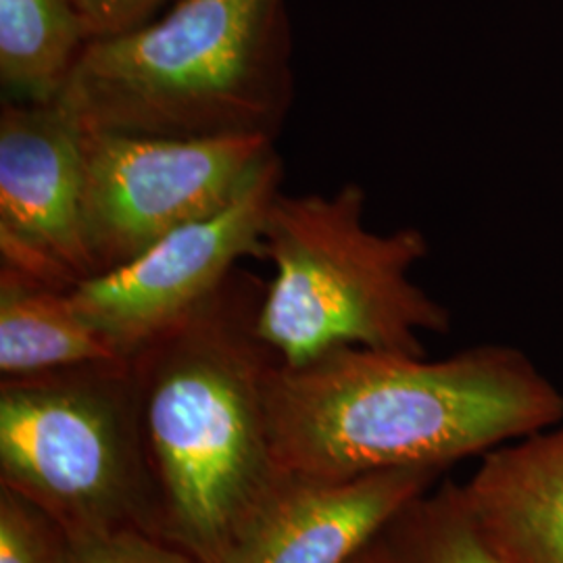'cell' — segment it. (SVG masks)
Wrapping results in <instances>:
<instances>
[{
  "label": "cell",
  "instance_id": "1",
  "mask_svg": "<svg viewBox=\"0 0 563 563\" xmlns=\"http://www.w3.org/2000/svg\"><path fill=\"white\" fill-rule=\"evenodd\" d=\"M563 420V395L523 353L484 344L428 362L339 346L269 386L282 472L349 481L401 467H443Z\"/></svg>",
  "mask_w": 563,
  "mask_h": 563
},
{
  "label": "cell",
  "instance_id": "2",
  "mask_svg": "<svg viewBox=\"0 0 563 563\" xmlns=\"http://www.w3.org/2000/svg\"><path fill=\"white\" fill-rule=\"evenodd\" d=\"M265 288L239 265L199 309L128 357L155 534L199 563L222 562L286 476L269 423L282 362L257 330Z\"/></svg>",
  "mask_w": 563,
  "mask_h": 563
},
{
  "label": "cell",
  "instance_id": "3",
  "mask_svg": "<svg viewBox=\"0 0 563 563\" xmlns=\"http://www.w3.org/2000/svg\"><path fill=\"white\" fill-rule=\"evenodd\" d=\"M63 102L88 130L276 141L295 101L284 0H176L88 42Z\"/></svg>",
  "mask_w": 563,
  "mask_h": 563
},
{
  "label": "cell",
  "instance_id": "4",
  "mask_svg": "<svg viewBox=\"0 0 563 563\" xmlns=\"http://www.w3.org/2000/svg\"><path fill=\"white\" fill-rule=\"evenodd\" d=\"M274 265L257 330L282 365L299 367L339 346L423 357L422 332L443 334L451 316L409 278L428 255L416 228L378 234L365 225V190L280 192L263 228Z\"/></svg>",
  "mask_w": 563,
  "mask_h": 563
},
{
  "label": "cell",
  "instance_id": "5",
  "mask_svg": "<svg viewBox=\"0 0 563 563\" xmlns=\"http://www.w3.org/2000/svg\"><path fill=\"white\" fill-rule=\"evenodd\" d=\"M0 484L51 514L71 539L155 534L130 360L2 378Z\"/></svg>",
  "mask_w": 563,
  "mask_h": 563
},
{
  "label": "cell",
  "instance_id": "6",
  "mask_svg": "<svg viewBox=\"0 0 563 563\" xmlns=\"http://www.w3.org/2000/svg\"><path fill=\"white\" fill-rule=\"evenodd\" d=\"M265 136H151L88 130L84 241L92 278L218 213L274 148Z\"/></svg>",
  "mask_w": 563,
  "mask_h": 563
},
{
  "label": "cell",
  "instance_id": "7",
  "mask_svg": "<svg viewBox=\"0 0 563 563\" xmlns=\"http://www.w3.org/2000/svg\"><path fill=\"white\" fill-rule=\"evenodd\" d=\"M274 151L218 213L188 223L113 272L69 290L81 318L128 360L213 297L244 257L265 262L263 228L280 195Z\"/></svg>",
  "mask_w": 563,
  "mask_h": 563
},
{
  "label": "cell",
  "instance_id": "8",
  "mask_svg": "<svg viewBox=\"0 0 563 563\" xmlns=\"http://www.w3.org/2000/svg\"><path fill=\"white\" fill-rule=\"evenodd\" d=\"M86 128L60 101H2L0 265L60 290L92 278L84 241Z\"/></svg>",
  "mask_w": 563,
  "mask_h": 563
},
{
  "label": "cell",
  "instance_id": "9",
  "mask_svg": "<svg viewBox=\"0 0 563 563\" xmlns=\"http://www.w3.org/2000/svg\"><path fill=\"white\" fill-rule=\"evenodd\" d=\"M443 474V467H401L349 481L286 474L220 563H344Z\"/></svg>",
  "mask_w": 563,
  "mask_h": 563
},
{
  "label": "cell",
  "instance_id": "10",
  "mask_svg": "<svg viewBox=\"0 0 563 563\" xmlns=\"http://www.w3.org/2000/svg\"><path fill=\"white\" fill-rule=\"evenodd\" d=\"M460 488L499 562L563 563L562 422L490 449Z\"/></svg>",
  "mask_w": 563,
  "mask_h": 563
},
{
  "label": "cell",
  "instance_id": "11",
  "mask_svg": "<svg viewBox=\"0 0 563 563\" xmlns=\"http://www.w3.org/2000/svg\"><path fill=\"white\" fill-rule=\"evenodd\" d=\"M125 360L60 290L0 265V374L34 376Z\"/></svg>",
  "mask_w": 563,
  "mask_h": 563
},
{
  "label": "cell",
  "instance_id": "12",
  "mask_svg": "<svg viewBox=\"0 0 563 563\" xmlns=\"http://www.w3.org/2000/svg\"><path fill=\"white\" fill-rule=\"evenodd\" d=\"M88 42L71 0H0L2 101H57Z\"/></svg>",
  "mask_w": 563,
  "mask_h": 563
},
{
  "label": "cell",
  "instance_id": "13",
  "mask_svg": "<svg viewBox=\"0 0 563 563\" xmlns=\"http://www.w3.org/2000/svg\"><path fill=\"white\" fill-rule=\"evenodd\" d=\"M383 532L399 563H501L478 537L457 484L423 493Z\"/></svg>",
  "mask_w": 563,
  "mask_h": 563
},
{
  "label": "cell",
  "instance_id": "14",
  "mask_svg": "<svg viewBox=\"0 0 563 563\" xmlns=\"http://www.w3.org/2000/svg\"><path fill=\"white\" fill-rule=\"evenodd\" d=\"M69 544L51 514L0 484V563H69Z\"/></svg>",
  "mask_w": 563,
  "mask_h": 563
},
{
  "label": "cell",
  "instance_id": "15",
  "mask_svg": "<svg viewBox=\"0 0 563 563\" xmlns=\"http://www.w3.org/2000/svg\"><path fill=\"white\" fill-rule=\"evenodd\" d=\"M69 563H199L192 555L142 530L76 537Z\"/></svg>",
  "mask_w": 563,
  "mask_h": 563
},
{
  "label": "cell",
  "instance_id": "16",
  "mask_svg": "<svg viewBox=\"0 0 563 563\" xmlns=\"http://www.w3.org/2000/svg\"><path fill=\"white\" fill-rule=\"evenodd\" d=\"M90 41L118 36L155 20L176 0H71Z\"/></svg>",
  "mask_w": 563,
  "mask_h": 563
},
{
  "label": "cell",
  "instance_id": "17",
  "mask_svg": "<svg viewBox=\"0 0 563 563\" xmlns=\"http://www.w3.org/2000/svg\"><path fill=\"white\" fill-rule=\"evenodd\" d=\"M344 563H399V560L390 543L386 541L384 532H380L376 539L363 544L362 549Z\"/></svg>",
  "mask_w": 563,
  "mask_h": 563
}]
</instances>
